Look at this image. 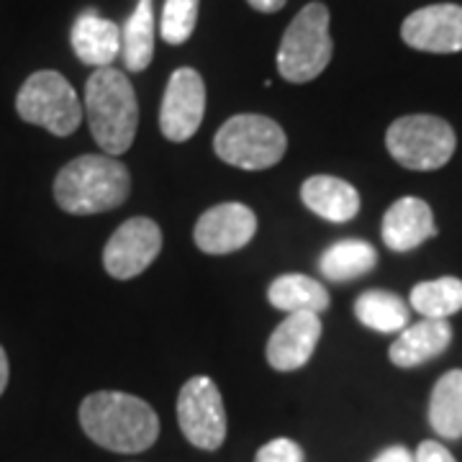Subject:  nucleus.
<instances>
[{"mask_svg":"<svg viewBox=\"0 0 462 462\" xmlns=\"http://www.w3.org/2000/svg\"><path fill=\"white\" fill-rule=\"evenodd\" d=\"M373 462H413V455L406 449V447H388V449H383L378 457Z\"/></svg>","mask_w":462,"mask_h":462,"instance_id":"bb28decb","label":"nucleus"},{"mask_svg":"<svg viewBox=\"0 0 462 462\" xmlns=\"http://www.w3.org/2000/svg\"><path fill=\"white\" fill-rule=\"evenodd\" d=\"M300 199L309 211L331 224H346L360 211V193L346 180L314 175L300 185Z\"/></svg>","mask_w":462,"mask_h":462,"instance_id":"f3484780","label":"nucleus"},{"mask_svg":"<svg viewBox=\"0 0 462 462\" xmlns=\"http://www.w3.org/2000/svg\"><path fill=\"white\" fill-rule=\"evenodd\" d=\"M154 57V5L152 0H139L134 14L121 29V60L129 72L147 69Z\"/></svg>","mask_w":462,"mask_h":462,"instance_id":"aec40b11","label":"nucleus"},{"mask_svg":"<svg viewBox=\"0 0 462 462\" xmlns=\"http://www.w3.org/2000/svg\"><path fill=\"white\" fill-rule=\"evenodd\" d=\"M16 111L26 124L42 126L54 136L78 132L85 114L75 88L54 69H39L21 85Z\"/></svg>","mask_w":462,"mask_h":462,"instance_id":"39448f33","label":"nucleus"},{"mask_svg":"<svg viewBox=\"0 0 462 462\" xmlns=\"http://www.w3.org/2000/svg\"><path fill=\"white\" fill-rule=\"evenodd\" d=\"M385 147L398 165L427 172L439 170L452 160L457 139L445 118L416 114L396 118L391 124L385 134Z\"/></svg>","mask_w":462,"mask_h":462,"instance_id":"0eeeda50","label":"nucleus"},{"mask_svg":"<svg viewBox=\"0 0 462 462\" xmlns=\"http://www.w3.org/2000/svg\"><path fill=\"white\" fill-rule=\"evenodd\" d=\"M254 462H303V449L293 439L281 437V439H273V442L260 447Z\"/></svg>","mask_w":462,"mask_h":462,"instance_id":"393cba45","label":"nucleus"},{"mask_svg":"<svg viewBox=\"0 0 462 462\" xmlns=\"http://www.w3.org/2000/svg\"><path fill=\"white\" fill-rule=\"evenodd\" d=\"M80 427L96 442L111 452H144L160 437V419L147 401L121 393L98 391L80 403Z\"/></svg>","mask_w":462,"mask_h":462,"instance_id":"f257e3e1","label":"nucleus"},{"mask_svg":"<svg viewBox=\"0 0 462 462\" xmlns=\"http://www.w3.org/2000/svg\"><path fill=\"white\" fill-rule=\"evenodd\" d=\"M160 249H162L160 226L152 218L136 216L124 221L108 239L103 249V267L116 281H132L157 260Z\"/></svg>","mask_w":462,"mask_h":462,"instance_id":"1a4fd4ad","label":"nucleus"},{"mask_svg":"<svg viewBox=\"0 0 462 462\" xmlns=\"http://www.w3.org/2000/svg\"><path fill=\"white\" fill-rule=\"evenodd\" d=\"M380 234H383L385 247L393 249V252H409V249L424 245L427 239L437 234L430 203L413 199V196L398 199L383 216Z\"/></svg>","mask_w":462,"mask_h":462,"instance_id":"4468645a","label":"nucleus"},{"mask_svg":"<svg viewBox=\"0 0 462 462\" xmlns=\"http://www.w3.org/2000/svg\"><path fill=\"white\" fill-rule=\"evenodd\" d=\"M413 462H457L452 457V452L447 449L445 445L434 442V439H427L421 442L416 455H413Z\"/></svg>","mask_w":462,"mask_h":462,"instance_id":"a878e982","label":"nucleus"},{"mask_svg":"<svg viewBox=\"0 0 462 462\" xmlns=\"http://www.w3.org/2000/svg\"><path fill=\"white\" fill-rule=\"evenodd\" d=\"M178 421L185 439L199 449L214 452L226 439L224 398L214 380L196 375L182 385L178 396Z\"/></svg>","mask_w":462,"mask_h":462,"instance_id":"6e6552de","label":"nucleus"},{"mask_svg":"<svg viewBox=\"0 0 462 462\" xmlns=\"http://www.w3.org/2000/svg\"><path fill=\"white\" fill-rule=\"evenodd\" d=\"M8 375H11V370H8V357H5V352H3V346H0V396H3V391H5V385H8Z\"/></svg>","mask_w":462,"mask_h":462,"instance_id":"c85d7f7f","label":"nucleus"},{"mask_svg":"<svg viewBox=\"0 0 462 462\" xmlns=\"http://www.w3.org/2000/svg\"><path fill=\"white\" fill-rule=\"evenodd\" d=\"M132 193V175L108 154H83L67 162L54 180V199L72 216L103 214L118 208Z\"/></svg>","mask_w":462,"mask_h":462,"instance_id":"f03ea898","label":"nucleus"},{"mask_svg":"<svg viewBox=\"0 0 462 462\" xmlns=\"http://www.w3.org/2000/svg\"><path fill=\"white\" fill-rule=\"evenodd\" d=\"M430 424L445 439L462 437V370H449L437 380L430 398Z\"/></svg>","mask_w":462,"mask_h":462,"instance_id":"412c9836","label":"nucleus"},{"mask_svg":"<svg viewBox=\"0 0 462 462\" xmlns=\"http://www.w3.org/2000/svg\"><path fill=\"white\" fill-rule=\"evenodd\" d=\"M329 8L309 3L285 29L278 50V72L288 83H311L331 62Z\"/></svg>","mask_w":462,"mask_h":462,"instance_id":"20e7f679","label":"nucleus"},{"mask_svg":"<svg viewBox=\"0 0 462 462\" xmlns=\"http://www.w3.org/2000/svg\"><path fill=\"white\" fill-rule=\"evenodd\" d=\"M199 23V0H165L160 33L167 44H185Z\"/></svg>","mask_w":462,"mask_h":462,"instance_id":"b1692460","label":"nucleus"},{"mask_svg":"<svg viewBox=\"0 0 462 462\" xmlns=\"http://www.w3.org/2000/svg\"><path fill=\"white\" fill-rule=\"evenodd\" d=\"M257 234V216L245 203H221L200 216L193 239L206 254H229L247 247Z\"/></svg>","mask_w":462,"mask_h":462,"instance_id":"f8f14e48","label":"nucleus"},{"mask_svg":"<svg viewBox=\"0 0 462 462\" xmlns=\"http://www.w3.org/2000/svg\"><path fill=\"white\" fill-rule=\"evenodd\" d=\"M247 3L260 14H278L285 5V0H247Z\"/></svg>","mask_w":462,"mask_h":462,"instance_id":"cd10ccee","label":"nucleus"},{"mask_svg":"<svg viewBox=\"0 0 462 462\" xmlns=\"http://www.w3.org/2000/svg\"><path fill=\"white\" fill-rule=\"evenodd\" d=\"M206 114V85L196 69L180 67L167 80L165 98L160 108V129L170 142H188L199 132Z\"/></svg>","mask_w":462,"mask_h":462,"instance_id":"9d476101","label":"nucleus"},{"mask_svg":"<svg viewBox=\"0 0 462 462\" xmlns=\"http://www.w3.org/2000/svg\"><path fill=\"white\" fill-rule=\"evenodd\" d=\"M267 298L275 309H281L285 314H296V311L321 314L329 309V291L314 278L298 275V273H288L278 281H273Z\"/></svg>","mask_w":462,"mask_h":462,"instance_id":"6ab92c4d","label":"nucleus"},{"mask_svg":"<svg viewBox=\"0 0 462 462\" xmlns=\"http://www.w3.org/2000/svg\"><path fill=\"white\" fill-rule=\"evenodd\" d=\"M355 316L367 329L393 334L409 327V306L406 300L388 291H365L355 300Z\"/></svg>","mask_w":462,"mask_h":462,"instance_id":"4be33fe9","label":"nucleus"},{"mask_svg":"<svg viewBox=\"0 0 462 462\" xmlns=\"http://www.w3.org/2000/svg\"><path fill=\"white\" fill-rule=\"evenodd\" d=\"M285 147L288 139L278 121L257 114L231 116L214 139L216 154L226 165L242 170H267L278 165Z\"/></svg>","mask_w":462,"mask_h":462,"instance_id":"423d86ee","label":"nucleus"},{"mask_svg":"<svg viewBox=\"0 0 462 462\" xmlns=\"http://www.w3.org/2000/svg\"><path fill=\"white\" fill-rule=\"evenodd\" d=\"M321 339V319L311 311L288 314L278 329L270 334L267 342V363L270 367L291 373L314 357V349Z\"/></svg>","mask_w":462,"mask_h":462,"instance_id":"ddd939ff","label":"nucleus"},{"mask_svg":"<svg viewBox=\"0 0 462 462\" xmlns=\"http://www.w3.org/2000/svg\"><path fill=\"white\" fill-rule=\"evenodd\" d=\"M69 42L78 60L96 69L111 67L116 57H121V29L114 21L100 16L98 11H85L78 16Z\"/></svg>","mask_w":462,"mask_h":462,"instance_id":"2eb2a0df","label":"nucleus"},{"mask_svg":"<svg viewBox=\"0 0 462 462\" xmlns=\"http://www.w3.org/2000/svg\"><path fill=\"white\" fill-rule=\"evenodd\" d=\"M378 264V252L363 239L334 242L319 260L321 275L331 282H349L367 275Z\"/></svg>","mask_w":462,"mask_h":462,"instance_id":"a211bd4d","label":"nucleus"},{"mask_svg":"<svg viewBox=\"0 0 462 462\" xmlns=\"http://www.w3.org/2000/svg\"><path fill=\"white\" fill-rule=\"evenodd\" d=\"M409 306L419 311L421 319H449L462 309V281L460 278H437L413 285Z\"/></svg>","mask_w":462,"mask_h":462,"instance_id":"5701e85b","label":"nucleus"},{"mask_svg":"<svg viewBox=\"0 0 462 462\" xmlns=\"http://www.w3.org/2000/svg\"><path fill=\"white\" fill-rule=\"evenodd\" d=\"M83 111L90 134L108 157L132 147L139 126V103L129 78L116 67H100L85 83Z\"/></svg>","mask_w":462,"mask_h":462,"instance_id":"7ed1b4c3","label":"nucleus"},{"mask_svg":"<svg viewBox=\"0 0 462 462\" xmlns=\"http://www.w3.org/2000/svg\"><path fill=\"white\" fill-rule=\"evenodd\" d=\"M452 342V327L445 319H421L403 331H398V339L391 345V363L396 367H416L439 357Z\"/></svg>","mask_w":462,"mask_h":462,"instance_id":"dca6fc26","label":"nucleus"},{"mask_svg":"<svg viewBox=\"0 0 462 462\" xmlns=\"http://www.w3.org/2000/svg\"><path fill=\"white\" fill-rule=\"evenodd\" d=\"M401 39L419 51H462V5L437 3L413 11L401 26Z\"/></svg>","mask_w":462,"mask_h":462,"instance_id":"9b49d317","label":"nucleus"}]
</instances>
